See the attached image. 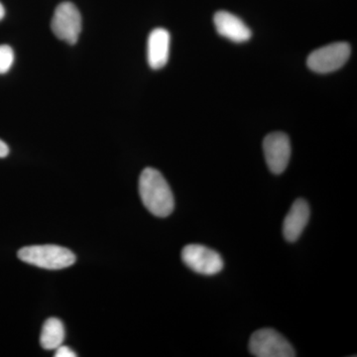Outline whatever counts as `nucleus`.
Returning <instances> with one entry per match:
<instances>
[{
    "instance_id": "obj_4",
    "label": "nucleus",
    "mask_w": 357,
    "mask_h": 357,
    "mask_svg": "<svg viewBox=\"0 0 357 357\" xmlns=\"http://www.w3.org/2000/svg\"><path fill=\"white\" fill-rule=\"evenodd\" d=\"M351 45L335 42L312 51L307 57L309 69L318 74H330L342 67L351 56Z\"/></svg>"
},
{
    "instance_id": "obj_3",
    "label": "nucleus",
    "mask_w": 357,
    "mask_h": 357,
    "mask_svg": "<svg viewBox=\"0 0 357 357\" xmlns=\"http://www.w3.org/2000/svg\"><path fill=\"white\" fill-rule=\"evenodd\" d=\"M249 351L257 357L296 356L292 344L273 328L256 331L249 340Z\"/></svg>"
},
{
    "instance_id": "obj_2",
    "label": "nucleus",
    "mask_w": 357,
    "mask_h": 357,
    "mask_svg": "<svg viewBox=\"0 0 357 357\" xmlns=\"http://www.w3.org/2000/svg\"><path fill=\"white\" fill-rule=\"evenodd\" d=\"M17 255L23 262L49 270L64 269L76 262V256L70 249L53 244L26 246Z\"/></svg>"
},
{
    "instance_id": "obj_15",
    "label": "nucleus",
    "mask_w": 357,
    "mask_h": 357,
    "mask_svg": "<svg viewBox=\"0 0 357 357\" xmlns=\"http://www.w3.org/2000/svg\"><path fill=\"white\" fill-rule=\"evenodd\" d=\"M4 15H6V9H4L3 6L0 3V20H3Z\"/></svg>"
},
{
    "instance_id": "obj_14",
    "label": "nucleus",
    "mask_w": 357,
    "mask_h": 357,
    "mask_svg": "<svg viewBox=\"0 0 357 357\" xmlns=\"http://www.w3.org/2000/svg\"><path fill=\"white\" fill-rule=\"evenodd\" d=\"M9 154V147L4 141L0 139V158H4Z\"/></svg>"
},
{
    "instance_id": "obj_5",
    "label": "nucleus",
    "mask_w": 357,
    "mask_h": 357,
    "mask_svg": "<svg viewBox=\"0 0 357 357\" xmlns=\"http://www.w3.org/2000/svg\"><path fill=\"white\" fill-rule=\"evenodd\" d=\"M51 28L57 38L76 44L82 32V15L77 6L70 1L59 4L52 18Z\"/></svg>"
},
{
    "instance_id": "obj_12",
    "label": "nucleus",
    "mask_w": 357,
    "mask_h": 357,
    "mask_svg": "<svg viewBox=\"0 0 357 357\" xmlns=\"http://www.w3.org/2000/svg\"><path fill=\"white\" fill-rule=\"evenodd\" d=\"M14 52L8 45L0 46V74H6L13 67Z\"/></svg>"
},
{
    "instance_id": "obj_13",
    "label": "nucleus",
    "mask_w": 357,
    "mask_h": 357,
    "mask_svg": "<svg viewBox=\"0 0 357 357\" xmlns=\"http://www.w3.org/2000/svg\"><path fill=\"white\" fill-rule=\"evenodd\" d=\"M56 357H76L77 354H75L70 347L66 345H60L58 349H56Z\"/></svg>"
},
{
    "instance_id": "obj_1",
    "label": "nucleus",
    "mask_w": 357,
    "mask_h": 357,
    "mask_svg": "<svg viewBox=\"0 0 357 357\" xmlns=\"http://www.w3.org/2000/svg\"><path fill=\"white\" fill-rule=\"evenodd\" d=\"M139 195L141 201L152 215L158 218H167L175 208L172 190L158 170L146 168L139 178Z\"/></svg>"
},
{
    "instance_id": "obj_10",
    "label": "nucleus",
    "mask_w": 357,
    "mask_h": 357,
    "mask_svg": "<svg viewBox=\"0 0 357 357\" xmlns=\"http://www.w3.org/2000/svg\"><path fill=\"white\" fill-rule=\"evenodd\" d=\"M170 53V33L164 28H156L150 33L147 44L148 64L153 70L165 67Z\"/></svg>"
},
{
    "instance_id": "obj_9",
    "label": "nucleus",
    "mask_w": 357,
    "mask_h": 357,
    "mask_svg": "<svg viewBox=\"0 0 357 357\" xmlns=\"http://www.w3.org/2000/svg\"><path fill=\"white\" fill-rule=\"evenodd\" d=\"M213 22L218 34L230 41L243 43L251 38V30L234 14L218 11L215 14Z\"/></svg>"
},
{
    "instance_id": "obj_6",
    "label": "nucleus",
    "mask_w": 357,
    "mask_h": 357,
    "mask_svg": "<svg viewBox=\"0 0 357 357\" xmlns=\"http://www.w3.org/2000/svg\"><path fill=\"white\" fill-rule=\"evenodd\" d=\"M182 260L192 271L206 276L220 273L225 266L222 256L217 251L201 244L185 246Z\"/></svg>"
},
{
    "instance_id": "obj_11",
    "label": "nucleus",
    "mask_w": 357,
    "mask_h": 357,
    "mask_svg": "<svg viewBox=\"0 0 357 357\" xmlns=\"http://www.w3.org/2000/svg\"><path fill=\"white\" fill-rule=\"evenodd\" d=\"M65 337V326L62 321L56 318H50L45 321L42 328L40 344L46 351H53L63 344Z\"/></svg>"
},
{
    "instance_id": "obj_8",
    "label": "nucleus",
    "mask_w": 357,
    "mask_h": 357,
    "mask_svg": "<svg viewBox=\"0 0 357 357\" xmlns=\"http://www.w3.org/2000/svg\"><path fill=\"white\" fill-rule=\"evenodd\" d=\"M310 215L311 210L305 199L294 202L283 222V236L288 243H295L300 238L309 222Z\"/></svg>"
},
{
    "instance_id": "obj_7",
    "label": "nucleus",
    "mask_w": 357,
    "mask_h": 357,
    "mask_svg": "<svg viewBox=\"0 0 357 357\" xmlns=\"http://www.w3.org/2000/svg\"><path fill=\"white\" fill-rule=\"evenodd\" d=\"M263 151L269 170L280 175L287 168L291 158V142L287 134H268L263 141Z\"/></svg>"
}]
</instances>
